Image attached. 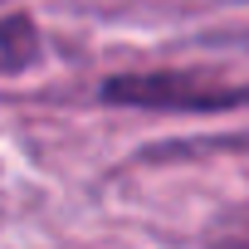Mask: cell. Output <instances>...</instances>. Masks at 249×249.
<instances>
[{
  "instance_id": "6da1fadb",
  "label": "cell",
  "mask_w": 249,
  "mask_h": 249,
  "mask_svg": "<svg viewBox=\"0 0 249 249\" xmlns=\"http://www.w3.org/2000/svg\"><path fill=\"white\" fill-rule=\"evenodd\" d=\"M117 103H137V107H234V88H205L196 78H112L103 88Z\"/></svg>"
},
{
  "instance_id": "7a4b0ae2",
  "label": "cell",
  "mask_w": 249,
  "mask_h": 249,
  "mask_svg": "<svg viewBox=\"0 0 249 249\" xmlns=\"http://www.w3.org/2000/svg\"><path fill=\"white\" fill-rule=\"evenodd\" d=\"M30 54H35V30L25 20H5L0 25V69H25Z\"/></svg>"
}]
</instances>
